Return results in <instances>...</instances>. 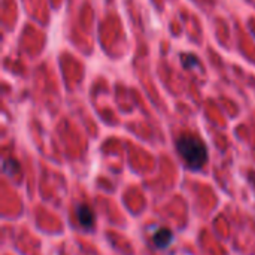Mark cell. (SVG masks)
<instances>
[{
    "label": "cell",
    "instance_id": "obj_1",
    "mask_svg": "<svg viewBox=\"0 0 255 255\" xmlns=\"http://www.w3.org/2000/svg\"><path fill=\"white\" fill-rule=\"evenodd\" d=\"M176 149L193 170H200L208 161V148L205 142L193 134H182L176 140Z\"/></svg>",
    "mask_w": 255,
    "mask_h": 255
},
{
    "label": "cell",
    "instance_id": "obj_2",
    "mask_svg": "<svg viewBox=\"0 0 255 255\" xmlns=\"http://www.w3.org/2000/svg\"><path fill=\"white\" fill-rule=\"evenodd\" d=\"M173 242V235L169 229H158L154 233V244L160 250H166Z\"/></svg>",
    "mask_w": 255,
    "mask_h": 255
},
{
    "label": "cell",
    "instance_id": "obj_3",
    "mask_svg": "<svg viewBox=\"0 0 255 255\" xmlns=\"http://www.w3.org/2000/svg\"><path fill=\"white\" fill-rule=\"evenodd\" d=\"M76 214H78V221H79V224L84 229H88L90 230L94 226V214L91 212V209L88 206H85V205L78 206Z\"/></svg>",
    "mask_w": 255,
    "mask_h": 255
},
{
    "label": "cell",
    "instance_id": "obj_4",
    "mask_svg": "<svg viewBox=\"0 0 255 255\" xmlns=\"http://www.w3.org/2000/svg\"><path fill=\"white\" fill-rule=\"evenodd\" d=\"M182 64L185 69H193L199 64V58L194 54H185L182 55Z\"/></svg>",
    "mask_w": 255,
    "mask_h": 255
}]
</instances>
